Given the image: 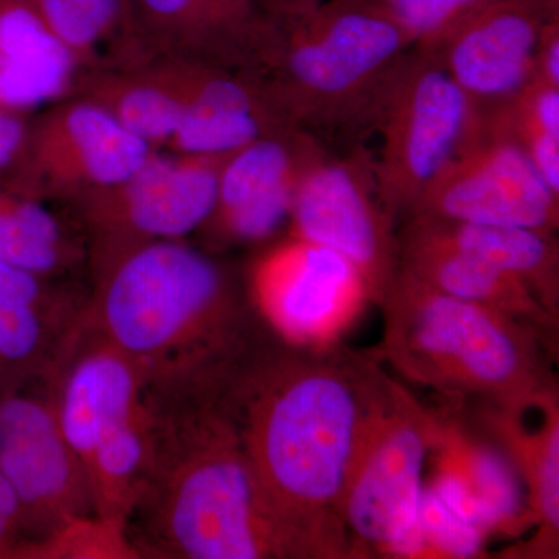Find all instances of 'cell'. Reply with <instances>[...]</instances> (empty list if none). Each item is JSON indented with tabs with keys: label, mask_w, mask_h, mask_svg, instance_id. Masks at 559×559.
I'll return each mask as SVG.
<instances>
[{
	"label": "cell",
	"mask_w": 559,
	"mask_h": 559,
	"mask_svg": "<svg viewBox=\"0 0 559 559\" xmlns=\"http://www.w3.org/2000/svg\"><path fill=\"white\" fill-rule=\"evenodd\" d=\"M341 341L271 333L230 381L257 491L282 559H353L345 487L381 370Z\"/></svg>",
	"instance_id": "6da1fadb"
},
{
	"label": "cell",
	"mask_w": 559,
	"mask_h": 559,
	"mask_svg": "<svg viewBox=\"0 0 559 559\" xmlns=\"http://www.w3.org/2000/svg\"><path fill=\"white\" fill-rule=\"evenodd\" d=\"M90 270L84 319L157 395L230 377L264 337L248 289L186 240L135 246Z\"/></svg>",
	"instance_id": "7a4b0ae2"
},
{
	"label": "cell",
	"mask_w": 559,
	"mask_h": 559,
	"mask_svg": "<svg viewBox=\"0 0 559 559\" xmlns=\"http://www.w3.org/2000/svg\"><path fill=\"white\" fill-rule=\"evenodd\" d=\"M231 377L153 393L156 468L128 524L140 558L282 559L242 443Z\"/></svg>",
	"instance_id": "3957f363"
},
{
	"label": "cell",
	"mask_w": 559,
	"mask_h": 559,
	"mask_svg": "<svg viewBox=\"0 0 559 559\" xmlns=\"http://www.w3.org/2000/svg\"><path fill=\"white\" fill-rule=\"evenodd\" d=\"M378 307L384 336L377 355L415 384L513 414L559 396L558 344L522 320L448 296L403 266Z\"/></svg>",
	"instance_id": "277c9868"
},
{
	"label": "cell",
	"mask_w": 559,
	"mask_h": 559,
	"mask_svg": "<svg viewBox=\"0 0 559 559\" xmlns=\"http://www.w3.org/2000/svg\"><path fill=\"white\" fill-rule=\"evenodd\" d=\"M411 43L373 0H274L241 69L308 134L373 116Z\"/></svg>",
	"instance_id": "5b68a950"
},
{
	"label": "cell",
	"mask_w": 559,
	"mask_h": 559,
	"mask_svg": "<svg viewBox=\"0 0 559 559\" xmlns=\"http://www.w3.org/2000/svg\"><path fill=\"white\" fill-rule=\"evenodd\" d=\"M439 433V417L381 367L345 487L352 558L423 557V473Z\"/></svg>",
	"instance_id": "8992f818"
},
{
	"label": "cell",
	"mask_w": 559,
	"mask_h": 559,
	"mask_svg": "<svg viewBox=\"0 0 559 559\" xmlns=\"http://www.w3.org/2000/svg\"><path fill=\"white\" fill-rule=\"evenodd\" d=\"M477 106L425 51L406 58L382 92V146L373 168L382 207L395 221L409 216L426 187L468 134Z\"/></svg>",
	"instance_id": "52a82bcc"
},
{
	"label": "cell",
	"mask_w": 559,
	"mask_h": 559,
	"mask_svg": "<svg viewBox=\"0 0 559 559\" xmlns=\"http://www.w3.org/2000/svg\"><path fill=\"white\" fill-rule=\"evenodd\" d=\"M477 106V105H476ZM559 194L491 108L477 106L468 134L426 187L409 218L524 227L554 234Z\"/></svg>",
	"instance_id": "ba28073f"
},
{
	"label": "cell",
	"mask_w": 559,
	"mask_h": 559,
	"mask_svg": "<svg viewBox=\"0 0 559 559\" xmlns=\"http://www.w3.org/2000/svg\"><path fill=\"white\" fill-rule=\"evenodd\" d=\"M226 157L156 150L130 178L70 204L90 267L135 246L200 231L215 209Z\"/></svg>",
	"instance_id": "9c48e42d"
},
{
	"label": "cell",
	"mask_w": 559,
	"mask_h": 559,
	"mask_svg": "<svg viewBox=\"0 0 559 559\" xmlns=\"http://www.w3.org/2000/svg\"><path fill=\"white\" fill-rule=\"evenodd\" d=\"M154 151L97 103L70 95L28 117L24 142L2 183L69 207L130 178Z\"/></svg>",
	"instance_id": "30bf717a"
},
{
	"label": "cell",
	"mask_w": 559,
	"mask_h": 559,
	"mask_svg": "<svg viewBox=\"0 0 559 559\" xmlns=\"http://www.w3.org/2000/svg\"><path fill=\"white\" fill-rule=\"evenodd\" d=\"M53 370L0 389V473L20 503L24 543L95 513L86 469L58 421Z\"/></svg>",
	"instance_id": "8fae6325"
},
{
	"label": "cell",
	"mask_w": 559,
	"mask_h": 559,
	"mask_svg": "<svg viewBox=\"0 0 559 559\" xmlns=\"http://www.w3.org/2000/svg\"><path fill=\"white\" fill-rule=\"evenodd\" d=\"M289 219L294 238L345 257L362 275L371 304H380L400 267L399 235L367 165L330 157L316 143L297 180Z\"/></svg>",
	"instance_id": "7c38bea8"
},
{
	"label": "cell",
	"mask_w": 559,
	"mask_h": 559,
	"mask_svg": "<svg viewBox=\"0 0 559 559\" xmlns=\"http://www.w3.org/2000/svg\"><path fill=\"white\" fill-rule=\"evenodd\" d=\"M248 296L264 326L294 345L341 341L370 301L362 275L345 257L294 237L257 259Z\"/></svg>",
	"instance_id": "4fadbf2b"
},
{
	"label": "cell",
	"mask_w": 559,
	"mask_h": 559,
	"mask_svg": "<svg viewBox=\"0 0 559 559\" xmlns=\"http://www.w3.org/2000/svg\"><path fill=\"white\" fill-rule=\"evenodd\" d=\"M558 0H484L421 47L477 106L509 100L538 76V51Z\"/></svg>",
	"instance_id": "5bb4252c"
},
{
	"label": "cell",
	"mask_w": 559,
	"mask_h": 559,
	"mask_svg": "<svg viewBox=\"0 0 559 559\" xmlns=\"http://www.w3.org/2000/svg\"><path fill=\"white\" fill-rule=\"evenodd\" d=\"M316 143L307 132L286 130L229 154L215 209L200 231L213 246L271 238L289 219L297 180Z\"/></svg>",
	"instance_id": "9a60e30c"
},
{
	"label": "cell",
	"mask_w": 559,
	"mask_h": 559,
	"mask_svg": "<svg viewBox=\"0 0 559 559\" xmlns=\"http://www.w3.org/2000/svg\"><path fill=\"white\" fill-rule=\"evenodd\" d=\"M146 393L139 367L83 314L55 366L53 395L62 433L84 469L95 448Z\"/></svg>",
	"instance_id": "2e32d148"
},
{
	"label": "cell",
	"mask_w": 559,
	"mask_h": 559,
	"mask_svg": "<svg viewBox=\"0 0 559 559\" xmlns=\"http://www.w3.org/2000/svg\"><path fill=\"white\" fill-rule=\"evenodd\" d=\"M286 130L297 128L245 70L193 61L182 117L164 150L226 157L253 140Z\"/></svg>",
	"instance_id": "e0dca14e"
},
{
	"label": "cell",
	"mask_w": 559,
	"mask_h": 559,
	"mask_svg": "<svg viewBox=\"0 0 559 559\" xmlns=\"http://www.w3.org/2000/svg\"><path fill=\"white\" fill-rule=\"evenodd\" d=\"M150 58L168 57L241 69L260 22V0H131Z\"/></svg>",
	"instance_id": "ac0fdd59"
},
{
	"label": "cell",
	"mask_w": 559,
	"mask_h": 559,
	"mask_svg": "<svg viewBox=\"0 0 559 559\" xmlns=\"http://www.w3.org/2000/svg\"><path fill=\"white\" fill-rule=\"evenodd\" d=\"M193 61L154 57L131 68L81 73L72 95L108 110L121 127L164 150L178 130Z\"/></svg>",
	"instance_id": "d6986e66"
},
{
	"label": "cell",
	"mask_w": 559,
	"mask_h": 559,
	"mask_svg": "<svg viewBox=\"0 0 559 559\" xmlns=\"http://www.w3.org/2000/svg\"><path fill=\"white\" fill-rule=\"evenodd\" d=\"M80 73L27 0H0V109L31 116L70 97Z\"/></svg>",
	"instance_id": "ffe728a7"
},
{
	"label": "cell",
	"mask_w": 559,
	"mask_h": 559,
	"mask_svg": "<svg viewBox=\"0 0 559 559\" xmlns=\"http://www.w3.org/2000/svg\"><path fill=\"white\" fill-rule=\"evenodd\" d=\"M400 266L432 288L522 320L558 344L559 319L521 282L484 261L419 234L409 224L399 234Z\"/></svg>",
	"instance_id": "44dd1931"
},
{
	"label": "cell",
	"mask_w": 559,
	"mask_h": 559,
	"mask_svg": "<svg viewBox=\"0 0 559 559\" xmlns=\"http://www.w3.org/2000/svg\"><path fill=\"white\" fill-rule=\"evenodd\" d=\"M406 224L430 240L521 280L543 307L559 319V252L554 234L429 218H409Z\"/></svg>",
	"instance_id": "7402d4cb"
},
{
	"label": "cell",
	"mask_w": 559,
	"mask_h": 559,
	"mask_svg": "<svg viewBox=\"0 0 559 559\" xmlns=\"http://www.w3.org/2000/svg\"><path fill=\"white\" fill-rule=\"evenodd\" d=\"M159 406L153 393L100 441L87 462L95 514L130 524L156 468Z\"/></svg>",
	"instance_id": "603a6c76"
},
{
	"label": "cell",
	"mask_w": 559,
	"mask_h": 559,
	"mask_svg": "<svg viewBox=\"0 0 559 559\" xmlns=\"http://www.w3.org/2000/svg\"><path fill=\"white\" fill-rule=\"evenodd\" d=\"M491 407L487 429L509 454L528 488V510L538 533L521 554L557 558L559 538V396L543 404L544 423L536 432L521 425L522 414Z\"/></svg>",
	"instance_id": "cb8c5ba5"
},
{
	"label": "cell",
	"mask_w": 559,
	"mask_h": 559,
	"mask_svg": "<svg viewBox=\"0 0 559 559\" xmlns=\"http://www.w3.org/2000/svg\"><path fill=\"white\" fill-rule=\"evenodd\" d=\"M27 2L72 55L81 73L131 68L151 60L140 43L131 0Z\"/></svg>",
	"instance_id": "d4e9b609"
},
{
	"label": "cell",
	"mask_w": 559,
	"mask_h": 559,
	"mask_svg": "<svg viewBox=\"0 0 559 559\" xmlns=\"http://www.w3.org/2000/svg\"><path fill=\"white\" fill-rule=\"evenodd\" d=\"M0 261L49 278H64L87 261L80 227L73 229L51 202L0 183Z\"/></svg>",
	"instance_id": "484cf974"
},
{
	"label": "cell",
	"mask_w": 559,
	"mask_h": 559,
	"mask_svg": "<svg viewBox=\"0 0 559 559\" xmlns=\"http://www.w3.org/2000/svg\"><path fill=\"white\" fill-rule=\"evenodd\" d=\"M86 305L72 296L0 308V389L55 369Z\"/></svg>",
	"instance_id": "4316f807"
},
{
	"label": "cell",
	"mask_w": 559,
	"mask_h": 559,
	"mask_svg": "<svg viewBox=\"0 0 559 559\" xmlns=\"http://www.w3.org/2000/svg\"><path fill=\"white\" fill-rule=\"evenodd\" d=\"M440 419L437 447L454 459L474 492L491 511L499 530H513L525 520L520 473L509 454L488 441L469 437L454 421Z\"/></svg>",
	"instance_id": "83f0119b"
},
{
	"label": "cell",
	"mask_w": 559,
	"mask_h": 559,
	"mask_svg": "<svg viewBox=\"0 0 559 559\" xmlns=\"http://www.w3.org/2000/svg\"><path fill=\"white\" fill-rule=\"evenodd\" d=\"M488 108L498 114L539 175L559 194V86L536 76L509 100Z\"/></svg>",
	"instance_id": "f1b7e54d"
},
{
	"label": "cell",
	"mask_w": 559,
	"mask_h": 559,
	"mask_svg": "<svg viewBox=\"0 0 559 559\" xmlns=\"http://www.w3.org/2000/svg\"><path fill=\"white\" fill-rule=\"evenodd\" d=\"M17 559H135L138 547L127 525L98 514L75 518L49 535L14 549Z\"/></svg>",
	"instance_id": "f546056e"
},
{
	"label": "cell",
	"mask_w": 559,
	"mask_h": 559,
	"mask_svg": "<svg viewBox=\"0 0 559 559\" xmlns=\"http://www.w3.org/2000/svg\"><path fill=\"white\" fill-rule=\"evenodd\" d=\"M419 528L423 557L473 558L484 547L485 533L455 516L428 485L423 491Z\"/></svg>",
	"instance_id": "4dcf8cb0"
},
{
	"label": "cell",
	"mask_w": 559,
	"mask_h": 559,
	"mask_svg": "<svg viewBox=\"0 0 559 559\" xmlns=\"http://www.w3.org/2000/svg\"><path fill=\"white\" fill-rule=\"evenodd\" d=\"M481 2L484 0H389L384 7L407 38L421 49Z\"/></svg>",
	"instance_id": "1f68e13d"
},
{
	"label": "cell",
	"mask_w": 559,
	"mask_h": 559,
	"mask_svg": "<svg viewBox=\"0 0 559 559\" xmlns=\"http://www.w3.org/2000/svg\"><path fill=\"white\" fill-rule=\"evenodd\" d=\"M60 280L43 277L0 261V308L46 304L76 296L62 286Z\"/></svg>",
	"instance_id": "d6a6232c"
},
{
	"label": "cell",
	"mask_w": 559,
	"mask_h": 559,
	"mask_svg": "<svg viewBox=\"0 0 559 559\" xmlns=\"http://www.w3.org/2000/svg\"><path fill=\"white\" fill-rule=\"evenodd\" d=\"M25 540L24 518L9 481L0 473V555L14 558V549Z\"/></svg>",
	"instance_id": "836d02e7"
},
{
	"label": "cell",
	"mask_w": 559,
	"mask_h": 559,
	"mask_svg": "<svg viewBox=\"0 0 559 559\" xmlns=\"http://www.w3.org/2000/svg\"><path fill=\"white\" fill-rule=\"evenodd\" d=\"M28 117L31 116L0 109V183L20 153L27 131Z\"/></svg>",
	"instance_id": "e575fe53"
},
{
	"label": "cell",
	"mask_w": 559,
	"mask_h": 559,
	"mask_svg": "<svg viewBox=\"0 0 559 559\" xmlns=\"http://www.w3.org/2000/svg\"><path fill=\"white\" fill-rule=\"evenodd\" d=\"M373 2L381 3V5H385V3L389 2V0H373Z\"/></svg>",
	"instance_id": "d590c367"
},
{
	"label": "cell",
	"mask_w": 559,
	"mask_h": 559,
	"mask_svg": "<svg viewBox=\"0 0 559 559\" xmlns=\"http://www.w3.org/2000/svg\"><path fill=\"white\" fill-rule=\"evenodd\" d=\"M263 2H271V0H260V3H263Z\"/></svg>",
	"instance_id": "8d00e7d4"
},
{
	"label": "cell",
	"mask_w": 559,
	"mask_h": 559,
	"mask_svg": "<svg viewBox=\"0 0 559 559\" xmlns=\"http://www.w3.org/2000/svg\"><path fill=\"white\" fill-rule=\"evenodd\" d=\"M0 559H3V558H2V555H0Z\"/></svg>",
	"instance_id": "74e56055"
}]
</instances>
